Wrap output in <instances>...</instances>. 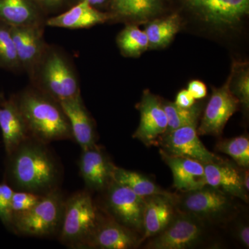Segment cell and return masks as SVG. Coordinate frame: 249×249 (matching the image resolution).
I'll return each instance as SVG.
<instances>
[{
  "label": "cell",
  "mask_w": 249,
  "mask_h": 249,
  "mask_svg": "<svg viewBox=\"0 0 249 249\" xmlns=\"http://www.w3.org/2000/svg\"><path fill=\"white\" fill-rule=\"evenodd\" d=\"M8 157L6 176L12 188L40 196L58 188V163L44 142L31 137Z\"/></svg>",
  "instance_id": "cell-1"
},
{
  "label": "cell",
  "mask_w": 249,
  "mask_h": 249,
  "mask_svg": "<svg viewBox=\"0 0 249 249\" xmlns=\"http://www.w3.org/2000/svg\"><path fill=\"white\" fill-rule=\"evenodd\" d=\"M14 98L31 138L45 144L73 139L70 122L58 101L36 88Z\"/></svg>",
  "instance_id": "cell-2"
},
{
  "label": "cell",
  "mask_w": 249,
  "mask_h": 249,
  "mask_svg": "<svg viewBox=\"0 0 249 249\" xmlns=\"http://www.w3.org/2000/svg\"><path fill=\"white\" fill-rule=\"evenodd\" d=\"M31 77L36 88L60 103L80 95L79 81L68 58L47 46Z\"/></svg>",
  "instance_id": "cell-3"
},
{
  "label": "cell",
  "mask_w": 249,
  "mask_h": 249,
  "mask_svg": "<svg viewBox=\"0 0 249 249\" xmlns=\"http://www.w3.org/2000/svg\"><path fill=\"white\" fill-rule=\"evenodd\" d=\"M235 199L206 185L194 191L175 194L174 201L178 211L193 214L206 224L219 225L237 216L239 209Z\"/></svg>",
  "instance_id": "cell-4"
},
{
  "label": "cell",
  "mask_w": 249,
  "mask_h": 249,
  "mask_svg": "<svg viewBox=\"0 0 249 249\" xmlns=\"http://www.w3.org/2000/svg\"><path fill=\"white\" fill-rule=\"evenodd\" d=\"M100 221L91 196L87 192H78L65 201L60 240L68 247L85 248Z\"/></svg>",
  "instance_id": "cell-5"
},
{
  "label": "cell",
  "mask_w": 249,
  "mask_h": 249,
  "mask_svg": "<svg viewBox=\"0 0 249 249\" xmlns=\"http://www.w3.org/2000/svg\"><path fill=\"white\" fill-rule=\"evenodd\" d=\"M65 201L58 188L49 192L31 209L14 213L11 229L22 235H52L60 229Z\"/></svg>",
  "instance_id": "cell-6"
},
{
  "label": "cell",
  "mask_w": 249,
  "mask_h": 249,
  "mask_svg": "<svg viewBox=\"0 0 249 249\" xmlns=\"http://www.w3.org/2000/svg\"><path fill=\"white\" fill-rule=\"evenodd\" d=\"M208 224L193 214L177 209L173 219L159 235L150 238L145 248L187 249L206 242Z\"/></svg>",
  "instance_id": "cell-7"
},
{
  "label": "cell",
  "mask_w": 249,
  "mask_h": 249,
  "mask_svg": "<svg viewBox=\"0 0 249 249\" xmlns=\"http://www.w3.org/2000/svg\"><path fill=\"white\" fill-rule=\"evenodd\" d=\"M196 129L197 125L191 124L163 134L159 141L160 150L168 155L188 157L203 164L222 160V157L205 147Z\"/></svg>",
  "instance_id": "cell-8"
},
{
  "label": "cell",
  "mask_w": 249,
  "mask_h": 249,
  "mask_svg": "<svg viewBox=\"0 0 249 249\" xmlns=\"http://www.w3.org/2000/svg\"><path fill=\"white\" fill-rule=\"evenodd\" d=\"M107 191L108 209L115 220L131 230L142 231L145 198L114 181L107 187Z\"/></svg>",
  "instance_id": "cell-9"
},
{
  "label": "cell",
  "mask_w": 249,
  "mask_h": 249,
  "mask_svg": "<svg viewBox=\"0 0 249 249\" xmlns=\"http://www.w3.org/2000/svg\"><path fill=\"white\" fill-rule=\"evenodd\" d=\"M238 106V101L229 88V79L220 88H213L200 125L196 129L198 134L220 136L228 121L237 110Z\"/></svg>",
  "instance_id": "cell-10"
},
{
  "label": "cell",
  "mask_w": 249,
  "mask_h": 249,
  "mask_svg": "<svg viewBox=\"0 0 249 249\" xmlns=\"http://www.w3.org/2000/svg\"><path fill=\"white\" fill-rule=\"evenodd\" d=\"M204 22L218 27L235 25L249 12V0H184Z\"/></svg>",
  "instance_id": "cell-11"
},
{
  "label": "cell",
  "mask_w": 249,
  "mask_h": 249,
  "mask_svg": "<svg viewBox=\"0 0 249 249\" xmlns=\"http://www.w3.org/2000/svg\"><path fill=\"white\" fill-rule=\"evenodd\" d=\"M140 123L133 134V138L138 139L146 146L158 145L159 141L166 131L168 125L166 114L163 102L158 96L145 90L139 104Z\"/></svg>",
  "instance_id": "cell-12"
},
{
  "label": "cell",
  "mask_w": 249,
  "mask_h": 249,
  "mask_svg": "<svg viewBox=\"0 0 249 249\" xmlns=\"http://www.w3.org/2000/svg\"><path fill=\"white\" fill-rule=\"evenodd\" d=\"M21 68L32 74L45 52L42 25L10 26Z\"/></svg>",
  "instance_id": "cell-13"
},
{
  "label": "cell",
  "mask_w": 249,
  "mask_h": 249,
  "mask_svg": "<svg viewBox=\"0 0 249 249\" xmlns=\"http://www.w3.org/2000/svg\"><path fill=\"white\" fill-rule=\"evenodd\" d=\"M204 167L206 185L249 202V193L244 186V170L241 167L224 160L206 163Z\"/></svg>",
  "instance_id": "cell-14"
},
{
  "label": "cell",
  "mask_w": 249,
  "mask_h": 249,
  "mask_svg": "<svg viewBox=\"0 0 249 249\" xmlns=\"http://www.w3.org/2000/svg\"><path fill=\"white\" fill-rule=\"evenodd\" d=\"M175 194L157 195L145 197L142 216V237L140 243L159 235L168 227L176 213Z\"/></svg>",
  "instance_id": "cell-15"
},
{
  "label": "cell",
  "mask_w": 249,
  "mask_h": 249,
  "mask_svg": "<svg viewBox=\"0 0 249 249\" xmlns=\"http://www.w3.org/2000/svg\"><path fill=\"white\" fill-rule=\"evenodd\" d=\"M83 150L79 160L80 175L92 190L107 188L113 181L114 165L97 145Z\"/></svg>",
  "instance_id": "cell-16"
},
{
  "label": "cell",
  "mask_w": 249,
  "mask_h": 249,
  "mask_svg": "<svg viewBox=\"0 0 249 249\" xmlns=\"http://www.w3.org/2000/svg\"><path fill=\"white\" fill-rule=\"evenodd\" d=\"M160 154L171 170L173 186L178 191H194L206 186L203 163L188 157L168 155L162 150Z\"/></svg>",
  "instance_id": "cell-17"
},
{
  "label": "cell",
  "mask_w": 249,
  "mask_h": 249,
  "mask_svg": "<svg viewBox=\"0 0 249 249\" xmlns=\"http://www.w3.org/2000/svg\"><path fill=\"white\" fill-rule=\"evenodd\" d=\"M139 244L140 240L129 228L116 220L101 219L85 248L129 249Z\"/></svg>",
  "instance_id": "cell-18"
},
{
  "label": "cell",
  "mask_w": 249,
  "mask_h": 249,
  "mask_svg": "<svg viewBox=\"0 0 249 249\" xmlns=\"http://www.w3.org/2000/svg\"><path fill=\"white\" fill-rule=\"evenodd\" d=\"M60 104L70 122L73 139L82 150L96 146L94 124L80 95L61 101Z\"/></svg>",
  "instance_id": "cell-19"
},
{
  "label": "cell",
  "mask_w": 249,
  "mask_h": 249,
  "mask_svg": "<svg viewBox=\"0 0 249 249\" xmlns=\"http://www.w3.org/2000/svg\"><path fill=\"white\" fill-rule=\"evenodd\" d=\"M0 129L7 155L31 138L27 124L14 97L0 103Z\"/></svg>",
  "instance_id": "cell-20"
},
{
  "label": "cell",
  "mask_w": 249,
  "mask_h": 249,
  "mask_svg": "<svg viewBox=\"0 0 249 249\" xmlns=\"http://www.w3.org/2000/svg\"><path fill=\"white\" fill-rule=\"evenodd\" d=\"M110 18L109 15L101 12L87 1H80L71 9L50 18L47 26L69 29H86L103 24Z\"/></svg>",
  "instance_id": "cell-21"
},
{
  "label": "cell",
  "mask_w": 249,
  "mask_h": 249,
  "mask_svg": "<svg viewBox=\"0 0 249 249\" xmlns=\"http://www.w3.org/2000/svg\"><path fill=\"white\" fill-rule=\"evenodd\" d=\"M34 0H0V22L9 26L42 25Z\"/></svg>",
  "instance_id": "cell-22"
},
{
  "label": "cell",
  "mask_w": 249,
  "mask_h": 249,
  "mask_svg": "<svg viewBox=\"0 0 249 249\" xmlns=\"http://www.w3.org/2000/svg\"><path fill=\"white\" fill-rule=\"evenodd\" d=\"M113 181L130 188L134 193L142 197L157 195L173 196L174 193L162 189L145 175L114 166Z\"/></svg>",
  "instance_id": "cell-23"
},
{
  "label": "cell",
  "mask_w": 249,
  "mask_h": 249,
  "mask_svg": "<svg viewBox=\"0 0 249 249\" xmlns=\"http://www.w3.org/2000/svg\"><path fill=\"white\" fill-rule=\"evenodd\" d=\"M163 0H111V8L122 17L143 20L160 12Z\"/></svg>",
  "instance_id": "cell-24"
},
{
  "label": "cell",
  "mask_w": 249,
  "mask_h": 249,
  "mask_svg": "<svg viewBox=\"0 0 249 249\" xmlns=\"http://www.w3.org/2000/svg\"><path fill=\"white\" fill-rule=\"evenodd\" d=\"M181 28L178 15H172L162 19H155L147 24L145 29L149 41V48H162L169 45Z\"/></svg>",
  "instance_id": "cell-25"
},
{
  "label": "cell",
  "mask_w": 249,
  "mask_h": 249,
  "mask_svg": "<svg viewBox=\"0 0 249 249\" xmlns=\"http://www.w3.org/2000/svg\"><path fill=\"white\" fill-rule=\"evenodd\" d=\"M163 107L168 120V125L164 134L183 126L197 125L201 113V107L199 105L196 103L191 107L183 108L177 106L175 103L168 101L163 102Z\"/></svg>",
  "instance_id": "cell-26"
},
{
  "label": "cell",
  "mask_w": 249,
  "mask_h": 249,
  "mask_svg": "<svg viewBox=\"0 0 249 249\" xmlns=\"http://www.w3.org/2000/svg\"><path fill=\"white\" fill-rule=\"evenodd\" d=\"M119 49L126 56L138 57L149 48V41L145 31L137 26L129 25L117 37Z\"/></svg>",
  "instance_id": "cell-27"
},
{
  "label": "cell",
  "mask_w": 249,
  "mask_h": 249,
  "mask_svg": "<svg viewBox=\"0 0 249 249\" xmlns=\"http://www.w3.org/2000/svg\"><path fill=\"white\" fill-rule=\"evenodd\" d=\"M229 88L246 110L249 108V71L248 64L235 62L229 78Z\"/></svg>",
  "instance_id": "cell-28"
},
{
  "label": "cell",
  "mask_w": 249,
  "mask_h": 249,
  "mask_svg": "<svg viewBox=\"0 0 249 249\" xmlns=\"http://www.w3.org/2000/svg\"><path fill=\"white\" fill-rule=\"evenodd\" d=\"M217 149L231 157L238 166L249 168V139L247 136L221 141L217 143Z\"/></svg>",
  "instance_id": "cell-29"
},
{
  "label": "cell",
  "mask_w": 249,
  "mask_h": 249,
  "mask_svg": "<svg viewBox=\"0 0 249 249\" xmlns=\"http://www.w3.org/2000/svg\"><path fill=\"white\" fill-rule=\"evenodd\" d=\"M0 67L10 70L21 68L10 26L0 22Z\"/></svg>",
  "instance_id": "cell-30"
},
{
  "label": "cell",
  "mask_w": 249,
  "mask_h": 249,
  "mask_svg": "<svg viewBox=\"0 0 249 249\" xmlns=\"http://www.w3.org/2000/svg\"><path fill=\"white\" fill-rule=\"evenodd\" d=\"M14 190L7 182L0 183V220L9 229H12L13 212L11 202Z\"/></svg>",
  "instance_id": "cell-31"
},
{
  "label": "cell",
  "mask_w": 249,
  "mask_h": 249,
  "mask_svg": "<svg viewBox=\"0 0 249 249\" xmlns=\"http://www.w3.org/2000/svg\"><path fill=\"white\" fill-rule=\"evenodd\" d=\"M42 196L27 191H14L12 196L13 212L19 213L28 211L35 206Z\"/></svg>",
  "instance_id": "cell-32"
},
{
  "label": "cell",
  "mask_w": 249,
  "mask_h": 249,
  "mask_svg": "<svg viewBox=\"0 0 249 249\" xmlns=\"http://www.w3.org/2000/svg\"><path fill=\"white\" fill-rule=\"evenodd\" d=\"M195 99H202L207 95V88L203 82L193 80L188 84L187 89Z\"/></svg>",
  "instance_id": "cell-33"
},
{
  "label": "cell",
  "mask_w": 249,
  "mask_h": 249,
  "mask_svg": "<svg viewBox=\"0 0 249 249\" xmlns=\"http://www.w3.org/2000/svg\"><path fill=\"white\" fill-rule=\"evenodd\" d=\"M175 103L181 107H191L196 104V99L192 96L188 90L183 89L177 95Z\"/></svg>",
  "instance_id": "cell-34"
},
{
  "label": "cell",
  "mask_w": 249,
  "mask_h": 249,
  "mask_svg": "<svg viewBox=\"0 0 249 249\" xmlns=\"http://www.w3.org/2000/svg\"><path fill=\"white\" fill-rule=\"evenodd\" d=\"M236 237L241 244L249 249V228L247 223H240L236 229Z\"/></svg>",
  "instance_id": "cell-35"
},
{
  "label": "cell",
  "mask_w": 249,
  "mask_h": 249,
  "mask_svg": "<svg viewBox=\"0 0 249 249\" xmlns=\"http://www.w3.org/2000/svg\"><path fill=\"white\" fill-rule=\"evenodd\" d=\"M37 4L47 9H53L61 6L66 0H34Z\"/></svg>",
  "instance_id": "cell-36"
},
{
  "label": "cell",
  "mask_w": 249,
  "mask_h": 249,
  "mask_svg": "<svg viewBox=\"0 0 249 249\" xmlns=\"http://www.w3.org/2000/svg\"><path fill=\"white\" fill-rule=\"evenodd\" d=\"M87 1L88 4L92 6L93 7L96 8L97 6H103V5L107 3L109 0H79V1Z\"/></svg>",
  "instance_id": "cell-37"
},
{
  "label": "cell",
  "mask_w": 249,
  "mask_h": 249,
  "mask_svg": "<svg viewBox=\"0 0 249 249\" xmlns=\"http://www.w3.org/2000/svg\"><path fill=\"white\" fill-rule=\"evenodd\" d=\"M3 100H4V98H3L2 96H0V103L2 102Z\"/></svg>",
  "instance_id": "cell-38"
}]
</instances>
